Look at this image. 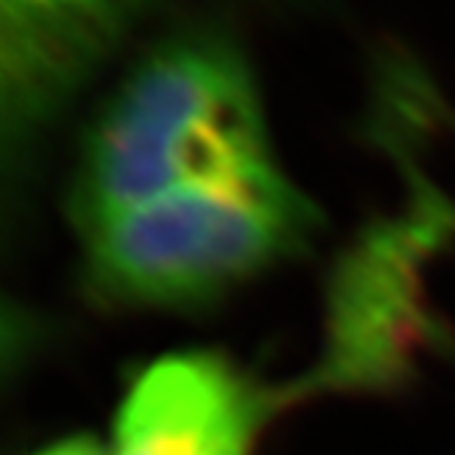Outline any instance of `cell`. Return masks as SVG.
Instances as JSON below:
<instances>
[{
	"mask_svg": "<svg viewBox=\"0 0 455 455\" xmlns=\"http://www.w3.org/2000/svg\"><path fill=\"white\" fill-rule=\"evenodd\" d=\"M277 171L247 55L217 28H187L143 52L93 116L69 214L83 234L173 192Z\"/></svg>",
	"mask_w": 455,
	"mask_h": 455,
	"instance_id": "obj_1",
	"label": "cell"
},
{
	"mask_svg": "<svg viewBox=\"0 0 455 455\" xmlns=\"http://www.w3.org/2000/svg\"><path fill=\"white\" fill-rule=\"evenodd\" d=\"M315 228V206L283 171L173 192L85 228V285L116 307H201L302 252Z\"/></svg>",
	"mask_w": 455,
	"mask_h": 455,
	"instance_id": "obj_2",
	"label": "cell"
},
{
	"mask_svg": "<svg viewBox=\"0 0 455 455\" xmlns=\"http://www.w3.org/2000/svg\"><path fill=\"white\" fill-rule=\"evenodd\" d=\"M422 228H384L371 234L343 267L332 299V338L323 384L393 381L417 346L419 310L411 258Z\"/></svg>",
	"mask_w": 455,
	"mask_h": 455,
	"instance_id": "obj_5",
	"label": "cell"
},
{
	"mask_svg": "<svg viewBox=\"0 0 455 455\" xmlns=\"http://www.w3.org/2000/svg\"><path fill=\"white\" fill-rule=\"evenodd\" d=\"M36 455H102V450L96 447V442L85 439V436H77V439H67V442H58Z\"/></svg>",
	"mask_w": 455,
	"mask_h": 455,
	"instance_id": "obj_6",
	"label": "cell"
},
{
	"mask_svg": "<svg viewBox=\"0 0 455 455\" xmlns=\"http://www.w3.org/2000/svg\"><path fill=\"white\" fill-rule=\"evenodd\" d=\"M162 0H0V148L6 184Z\"/></svg>",
	"mask_w": 455,
	"mask_h": 455,
	"instance_id": "obj_3",
	"label": "cell"
},
{
	"mask_svg": "<svg viewBox=\"0 0 455 455\" xmlns=\"http://www.w3.org/2000/svg\"><path fill=\"white\" fill-rule=\"evenodd\" d=\"M264 414V395L222 356H165L126 395L113 455H247Z\"/></svg>",
	"mask_w": 455,
	"mask_h": 455,
	"instance_id": "obj_4",
	"label": "cell"
}]
</instances>
